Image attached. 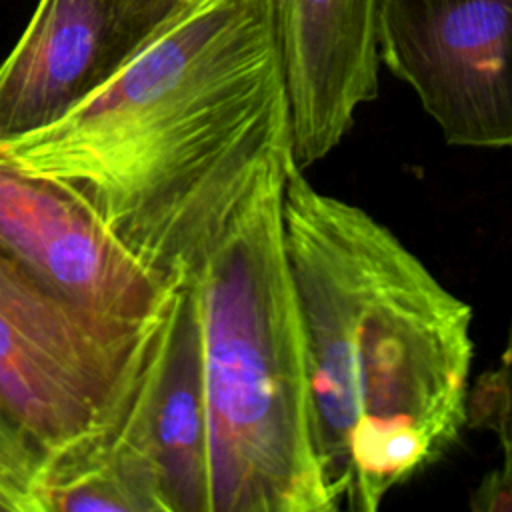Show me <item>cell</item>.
Wrapping results in <instances>:
<instances>
[{
    "mask_svg": "<svg viewBox=\"0 0 512 512\" xmlns=\"http://www.w3.org/2000/svg\"><path fill=\"white\" fill-rule=\"evenodd\" d=\"M288 142L272 0H186L98 92L2 140L0 160L72 188L146 266L180 282Z\"/></svg>",
    "mask_w": 512,
    "mask_h": 512,
    "instance_id": "cell-1",
    "label": "cell"
},
{
    "mask_svg": "<svg viewBox=\"0 0 512 512\" xmlns=\"http://www.w3.org/2000/svg\"><path fill=\"white\" fill-rule=\"evenodd\" d=\"M282 232L318 466L336 510L374 512L466 424L472 308L368 212L286 162Z\"/></svg>",
    "mask_w": 512,
    "mask_h": 512,
    "instance_id": "cell-2",
    "label": "cell"
},
{
    "mask_svg": "<svg viewBox=\"0 0 512 512\" xmlns=\"http://www.w3.org/2000/svg\"><path fill=\"white\" fill-rule=\"evenodd\" d=\"M290 142L258 166L188 278L208 416L210 512H336L312 436L306 350L286 262Z\"/></svg>",
    "mask_w": 512,
    "mask_h": 512,
    "instance_id": "cell-3",
    "label": "cell"
},
{
    "mask_svg": "<svg viewBox=\"0 0 512 512\" xmlns=\"http://www.w3.org/2000/svg\"><path fill=\"white\" fill-rule=\"evenodd\" d=\"M164 314L86 310L0 246V408L46 454L80 442L120 414Z\"/></svg>",
    "mask_w": 512,
    "mask_h": 512,
    "instance_id": "cell-4",
    "label": "cell"
},
{
    "mask_svg": "<svg viewBox=\"0 0 512 512\" xmlns=\"http://www.w3.org/2000/svg\"><path fill=\"white\" fill-rule=\"evenodd\" d=\"M378 52L448 144L512 148V0H380Z\"/></svg>",
    "mask_w": 512,
    "mask_h": 512,
    "instance_id": "cell-5",
    "label": "cell"
},
{
    "mask_svg": "<svg viewBox=\"0 0 512 512\" xmlns=\"http://www.w3.org/2000/svg\"><path fill=\"white\" fill-rule=\"evenodd\" d=\"M0 246L64 298L124 322L160 318L186 282L146 266L66 184L2 160Z\"/></svg>",
    "mask_w": 512,
    "mask_h": 512,
    "instance_id": "cell-6",
    "label": "cell"
},
{
    "mask_svg": "<svg viewBox=\"0 0 512 512\" xmlns=\"http://www.w3.org/2000/svg\"><path fill=\"white\" fill-rule=\"evenodd\" d=\"M186 0H40L0 62V142L66 116L108 84Z\"/></svg>",
    "mask_w": 512,
    "mask_h": 512,
    "instance_id": "cell-7",
    "label": "cell"
},
{
    "mask_svg": "<svg viewBox=\"0 0 512 512\" xmlns=\"http://www.w3.org/2000/svg\"><path fill=\"white\" fill-rule=\"evenodd\" d=\"M380 0H272L294 164L304 170L378 96Z\"/></svg>",
    "mask_w": 512,
    "mask_h": 512,
    "instance_id": "cell-8",
    "label": "cell"
},
{
    "mask_svg": "<svg viewBox=\"0 0 512 512\" xmlns=\"http://www.w3.org/2000/svg\"><path fill=\"white\" fill-rule=\"evenodd\" d=\"M170 512H210L208 416L196 302L176 290L132 390Z\"/></svg>",
    "mask_w": 512,
    "mask_h": 512,
    "instance_id": "cell-9",
    "label": "cell"
},
{
    "mask_svg": "<svg viewBox=\"0 0 512 512\" xmlns=\"http://www.w3.org/2000/svg\"><path fill=\"white\" fill-rule=\"evenodd\" d=\"M44 448L0 408V512H40Z\"/></svg>",
    "mask_w": 512,
    "mask_h": 512,
    "instance_id": "cell-10",
    "label": "cell"
},
{
    "mask_svg": "<svg viewBox=\"0 0 512 512\" xmlns=\"http://www.w3.org/2000/svg\"><path fill=\"white\" fill-rule=\"evenodd\" d=\"M466 424L488 428L502 450V468L512 474V324L498 364L468 390Z\"/></svg>",
    "mask_w": 512,
    "mask_h": 512,
    "instance_id": "cell-11",
    "label": "cell"
},
{
    "mask_svg": "<svg viewBox=\"0 0 512 512\" xmlns=\"http://www.w3.org/2000/svg\"><path fill=\"white\" fill-rule=\"evenodd\" d=\"M474 512H512V474L502 466L490 470L470 494Z\"/></svg>",
    "mask_w": 512,
    "mask_h": 512,
    "instance_id": "cell-12",
    "label": "cell"
}]
</instances>
